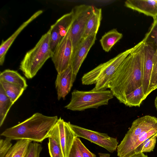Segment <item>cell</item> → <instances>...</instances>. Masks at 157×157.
<instances>
[{"instance_id": "1", "label": "cell", "mask_w": 157, "mask_h": 157, "mask_svg": "<svg viewBox=\"0 0 157 157\" xmlns=\"http://www.w3.org/2000/svg\"><path fill=\"white\" fill-rule=\"evenodd\" d=\"M144 43L141 41L122 63L109 86L113 95L123 103L126 96L142 86V60Z\"/></svg>"}, {"instance_id": "2", "label": "cell", "mask_w": 157, "mask_h": 157, "mask_svg": "<svg viewBox=\"0 0 157 157\" xmlns=\"http://www.w3.org/2000/svg\"><path fill=\"white\" fill-rule=\"evenodd\" d=\"M58 119L56 116H48L36 113L23 122L6 129L1 135L12 140H26L41 143L48 138Z\"/></svg>"}, {"instance_id": "3", "label": "cell", "mask_w": 157, "mask_h": 157, "mask_svg": "<svg viewBox=\"0 0 157 157\" xmlns=\"http://www.w3.org/2000/svg\"><path fill=\"white\" fill-rule=\"evenodd\" d=\"M133 48V47L126 50L85 74L81 78L82 84H95L92 89L95 91H103L109 88L111 82L119 66Z\"/></svg>"}, {"instance_id": "4", "label": "cell", "mask_w": 157, "mask_h": 157, "mask_svg": "<svg viewBox=\"0 0 157 157\" xmlns=\"http://www.w3.org/2000/svg\"><path fill=\"white\" fill-rule=\"evenodd\" d=\"M48 30L41 36L35 46L26 52L21 62L20 69L25 77L31 79L53 55Z\"/></svg>"}, {"instance_id": "5", "label": "cell", "mask_w": 157, "mask_h": 157, "mask_svg": "<svg viewBox=\"0 0 157 157\" xmlns=\"http://www.w3.org/2000/svg\"><path fill=\"white\" fill-rule=\"evenodd\" d=\"M114 96L110 90L88 91L74 90L71 93L70 102L65 106L73 111H82L90 108H98L107 105Z\"/></svg>"}, {"instance_id": "6", "label": "cell", "mask_w": 157, "mask_h": 157, "mask_svg": "<svg viewBox=\"0 0 157 157\" xmlns=\"http://www.w3.org/2000/svg\"><path fill=\"white\" fill-rule=\"evenodd\" d=\"M157 128V118L146 115L134 120L117 147L118 157H129L132 146L142 133Z\"/></svg>"}, {"instance_id": "7", "label": "cell", "mask_w": 157, "mask_h": 157, "mask_svg": "<svg viewBox=\"0 0 157 157\" xmlns=\"http://www.w3.org/2000/svg\"><path fill=\"white\" fill-rule=\"evenodd\" d=\"M94 9L93 6L83 4L75 6L71 11L73 20L69 33L73 51L83 39L87 22Z\"/></svg>"}, {"instance_id": "8", "label": "cell", "mask_w": 157, "mask_h": 157, "mask_svg": "<svg viewBox=\"0 0 157 157\" xmlns=\"http://www.w3.org/2000/svg\"><path fill=\"white\" fill-rule=\"evenodd\" d=\"M76 137L84 138L113 153L116 150L118 142L116 138L109 136L107 134L88 129L70 124Z\"/></svg>"}, {"instance_id": "9", "label": "cell", "mask_w": 157, "mask_h": 157, "mask_svg": "<svg viewBox=\"0 0 157 157\" xmlns=\"http://www.w3.org/2000/svg\"><path fill=\"white\" fill-rule=\"evenodd\" d=\"M69 29L56 47L51 57L58 73L66 70L71 63L73 48L69 36Z\"/></svg>"}, {"instance_id": "10", "label": "cell", "mask_w": 157, "mask_h": 157, "mask_svg": "<svg viewBox=\"0 0 157 157\" xmlns=\"http://www.w3.org/2000/svg\"><path fill=\"white\" fill-rule=\"evenodd\" d=\"M73 20V13L71 11L62 16L51 26L49 30L51 48L53 52L67 34L70 28Z\"/></svg>"}, {"instance_id": "11", "label": "cell", "mask_w": 157, "mask_h": 157, "mask_svg": "<svg viewBox=\"0 0 157 157\" xmlns=\"http://www.w3.org/2000/svg\"><path fill=\"white\" fill-rule=\"evenodd\" d=\"M155 52L151 45L144 43L142 60V87L146 97L150 94V83Z\"/></svg>"}, {"instance_id": "12", "label": "cell", "mask_w": 157, "mask_h": 157, "mask_svg": "<svg viewBox=\"0 0 157 157\" xmlns=\"http://www.w3.org/2000/svg\"><path fill=\"white\" fill-rule=\"evenodd\" d=\"M96 35H91L83 39L73 51L71 64L75 78L88 52L95 43Z\"/></svg>"}, {"instance_id": "13", "label": "cell", "mask_w": 157, "mask_h": 157, "mask_svg": "<svg viewBox=\"0 0 157 157\" xmlns=\"http://www.w3.org/2000/svg\"><path fill=\"white\" fill-rule=\"evenodd\" d=\"M75 79L71 64L64 71L58 73L55 85L59 100L64 98L70 92Z\"/></svg>"}, {"instance_id": "14", "label": "cell", "mask_w": 157, "mask_h": 157, "mask_svg": "<svg viewBox=\"0 0 157 157\" xmlns=\"http://www.w3.org/2000/svg\"><path fill=\"white\" fill-rule=\"evenodd\" d=\"M57 122L63 155L64 157H68L74 139L76 137L70 126V122H66L60 117Z\"/></svg>"}, {"instance_id": "15", "label": "cell", "mask_w": 157, "mask_h": 157, "mask_svg": "<svg viewBox=\"0 0 157 157\" xmlns=\"http://www.w3.org/2000/svg\"><path fill=\"white\" fill-rule=\"evenodd\" d=\"M126 7L143 13L147 16L157 17V0H127Z\"/></svg>"}, {"instance_id": "16", "label": "cell", "mask_w": 157, "mask_h": 157, "mask_svg": "<svg viewBox=\"0 0 157 157\" xmlns=\"http://www.w3.org/2000/svg\"><path fill=\"white\" fill-rule=\"evenodd\" d=\"M43 12L39 10L34 13L29 19L24 22L6 40L2 41L0 46V65H2L6 52L19 34L31 22Z\"/></svg>"}, {"instance_id": "17", "label": "cell", "mask_w": 157, "mask_h": 157, "mask_svg": "<svg viewBox=\"0 0 157 157\" xmlns=\"http://www.w3.org/2000/svg\"><path fill=\"white\" fill-rule=\"evenodd\" d=\"M49 152L51 157H64L60 144L59 126L57 122L48 136Z\"/></svg>"}, {"instance_id": "18", "label": "cell", "mask_w": 157, "mask_h": 157, "mask_svg": "<svg viewBox=\"0 0 157 157\" xmlns=\"http://www.w3.org/2000/svg\"><path fill=\"white\" fill-rule=\"evenodd\" d=\"M101 17V9L94 7L93 12L87 22L83 39L91 35L97 34L100 26Z\"/></svg>"}, {"instance_id": "19", "label": "cell", "mask_w": 157, "mask_h": 157, "mask_svg": "<svg viewBox=\"0 0 157 157\" xmlns=\"http://www.w3.org/2000/svg\"><path fill=\"white\" fill-rule=\"evenodd\" d=\"M0 79L16 85L24 90L28 86L25 79L17 71L6 69L1 72Z\"/></svg>"}, {"instance_id": "20", "label": "cell", "mask_w": 157, "mask_h": 157, "mask_svg": "<svg viewBox=\"0 0 157 157\" xmlns=\"http://www.w3.org/2000/svg\"><path fill=\"white\" fill-rule=\"evenodd\" d=\"M123 37V34L116 29H113L103 35L100 42L103 50L109 52L113 46Z\"/></svg>"}, {"instance_id": "21", "label": "cell", "mask_w": 157, "mask_h": 157, "mask_svg": "<svg viewBox=\"0 0 157 157\" xmlns=\"http://www.w3.org/2000/svg\"><path fill=\"white\" fill-rule=\"evenodd\" d=\"M31 141L18 140L10 148L4 157H25Z\"/></svg>"}, {"instance_id": "22", "label": "cell", "mask_w": 157, "mask_h": 157, "mask_svg": "<svg viewBox=\"0 0 157 157\" xmlns=\"http://www.w3.org/2000/svg\"><path fill=\"white\" fill-rule=\"evenodd\" d=\"M146 98L141 86L128 94L123 104L129 107H140L142 102Z\"/></svg>"}, {"instance_id": "23", "label": "cell", "mask_w": 157, "mask_h": 157, "mask_svg": "<svg viewBox=\"0 0 157 157\" xmlns=\"http://www.w3.org/2000/svg\"><path fill=\"white\" fill-rule=\"evenodd\" d=\"M0 85L6 95L14 103L22 94L23 89L14 84L0 79Z\"/></svg>"}, {"instance_id": "24", "label": "cell", "mask_w": 157, "mask_h": 157, "mask_svg": "<svg viewBox=\"0 0 157 157\" xmlns=\"http://www.w3.org/2000/svg\"><path fill=\"white\" fill-rule=\"evenodd\" d=\"M13 104L0 85V127L2 125L10 108Z\"/></svg>"}, {"instance_id": "25", "label": "cell", "mask_w": 157, "mask_h": 157, "mask_svg": "<svg viewBox=\"0 0 157 157\" xmlns=\"http://www.w3.org/2000/svg\"><path fill=\"white\" fill-rule=\"evenodd\" d=\"M143 41L144 43L151 45L155 50L157 48V17L154 21L149 31Z\"/></svg>"}, {"instance_id": "26", "label": "cell", "mask_w": 157, "mask_h": 157, "mask_svg": "<svg viewBox=\"0 0 157 157\" xmlns=\"http://www.w3.org/2000/svg\"><path fill=\"white\" fill-rule=\"evenodd\" d=\"M42 149L41 145L38 143L31 142L25 157H40Z\"/></svg>"}, {"instance_id": "27", "label": "cell", "mask_w": 157, "mask_h": 157, "mask_svg": "<svg viewBox=\"0 0 157 157\" xmlns=\"http://www.w3.org/2000/svg\"><path fill=\"white\" fill-rule=\"evenodd\" d=\"M74 141L82 157H96L94 154L91 152L85 146L78 137H75Z\"/></svg>"}, {"instance_id": "28", "label": "cell", "mask_w": 157, "mask_h": 157, "mask_svg": "<svg viewBox=\"0 0 157 157\" xmlns=\"http://www.w3.org/2000/svg\"><path fill=\"white\" fill-rule=\"evenodd\" d=\"M12 140L8 137L0 140V157H4L12 146Z\"/></svg>"}, {"instance_id": "29", "label": "cell", "mask_w": 157, "mask_h": 157, "mask_svg": "<svg viewBox=\"0 0 157 157\" xmlns=\"http://www.w3.org/2000/svg\"><path fill=\"white\" fill-rule=\"evenodd\" d=\"M157 134L152 136L143 146L141 152H150L153 151L156 142Z\"/></svg>"}, {"instance_id": "30", "label": "cell", "mask_w": 157, "mask_h": 157, "mask_svg": "<svg viewBox=\"0 0 157 157\" xmlns=\"http://www.w3.org/2000/svg\"><path fill=\"white\" fill-rule=\"evenodd\" d=\"M157 82V62L153 66L150 83V93L153 90H156L155 87Z\"/></svg>"}, {"instance_id": "31", "label": "cell", "mask_w": 157, "mask_h": 157, "mask_svg": "<svg viewBox=\"0 0 157 157\" xmlns=\"http://www.w3.org/2000/svg\"><path fill=\"white\" fill-rule=\"evenodd\" d=\"M68 157H82L74 141L70 151Z\"/></svg>"}, {"instance_id": "32", "label": "cell", "mask_w": 157, "mask_h": 157, "mask_svg": "<svg viewBox=\"0 0 157 157\" xmlns=\"http://www.w3.org/2000/svg\"><path fill=\"white\" fill-rule=\"evenodd\" d=\"M129 157H148V156L143 152H140L135 153Z\"/></svg>"}, {"instance_id": "33", "label": "cell", "mask_w": 157, "mask_h": 157, "mask_svg": "<svg viewBox=\"0 0 157 157\" xmlns=\"http://www.w3.org/2000/svg\"><path fill=\"white\" fill-rule=\"evenodd\" d=\"M99 157H110V154L108 153H98Z\"/></svg>"}, {"instance_id": "34", "label": "cell", "mask_w": 157, "mask_h": 157, "mask_svg": "<svg viewBox=\"0 0 157 157\" xmlns=\"http://www.w3.org/2000/svg\"><path fill=\"white\" fill-rule=\"evenodd\" d=\"M157 62V48L156 49L154 56L153 59V65H155Z\"/></svg>"}, {"instance_id": "35", "label": "cell", "mask_w": 157, "mask_h": 157, "mask_svg": "<svg viewBox=\"0 0 157 157\" xmlns=\"http://www.w3.org/2000/svg\"><path fill=\"white\" fill-rule=\"evenodd\" d=\"M155 105L157 110V96L156 97L154 101Z\"/></svg>"}, {"instance_id": "36", "label": "cell", "mask_w": 157, "mask_h": 157, "mask_svg": "<svg viewBox=\"0 0 157 157\" xmlns=\"http://www.w3.org/2000/svg\"></svg>"}]
</instances>
